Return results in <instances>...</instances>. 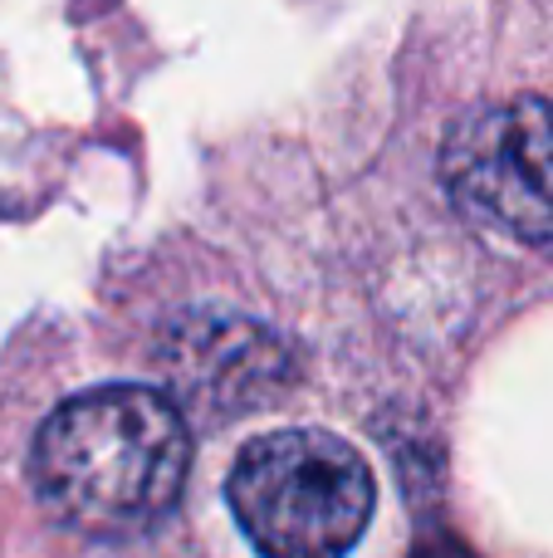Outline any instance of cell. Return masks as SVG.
Segmentation results:
<instances>
[{
  "label": "cell",
  "instance_id": "6da1fadb",
  "mask_svg": "<svg viewBox=\"0 0 553 558\" xmlns=\"http://www.w3.org/2000/svg\"><path fill=\"white\" fill-rule=\"evenodd\" d=\"M186 461V416L172 397L152 387H94L39 426L29 481L59 524L118 539L172 510Z\"/></svg>",
  "mask_w": 553,
  "mask_h": 558
},
{
  "label": "cell",
  "instance_id": "7a4b0ae2",
  "mask_svg": "<svg viewBox=\"0 0 553 558\" xmlns=\"http://www.w3.org/2000/svg\"><path fill=\"white\" fill-rule=\"evenodd\" d=\"M241 530L280 558H329L358 544L372 514V475L348 441L329 432L260 436L225 481Z\"/></svg>",
  "mask_w": 553,
  "mask_h": 558
},
{
  "label": "cell",
  "instance_id": "3957f363",
  "mask_svg": "<svg viewBox=\"0 0 553 558\" xmlns=\"http://www.w3.org/2000/svg\"><path fill=\"white\" fill-rule=\"evenodd\" d=\"M441 172L470 221L519 245H553L549 98H515L466 113L446 137Z\"/></svg>",
  "mask_w": 553,
  "mask_h": 558
},
{
  "label": "cell",
  "instance_id": "277c9868",
  "mask_svg": "<svg viewBox=\"0 0 553 558\" xmlns=\"http://www.w3.org/2000/svg\"><path fill=\"white\" fill-rule=\"evenodd\" d=\"M162 367L172 377V392L196 416H235L265 407V397L280 392L290 377L280 338L265 333L250 318L231 314H186L167 328Z\"/></svg>",
  "mask_w": 553,
  "mask_h": 558
}]
</instances>
